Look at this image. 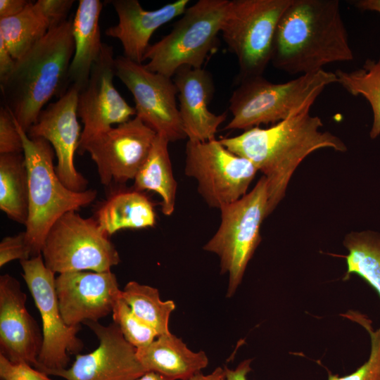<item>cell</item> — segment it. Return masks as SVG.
<instances>
[{"mask_svg":"<svg viewBox=\"0 0 380 380\" xmlns=\"http://www.w3.org/2000/svg\"><path fill=\"white\" fill-rule=\"evenodd\" d=\"M31 258L26 234L21 232L15 236H6L0 243V267L14 260H27Z\"/></svg>","mask_w":380,"mask_h":380,"instance_id":"cell-34","label":"cell"},{"mask_svg":"<svg viewBox=\"0 0 380 380\" xmlns=\"http://www.w3.org/2000/svg\"><path fill=\"white\" fill-rule=\"evenodd\" d=\"M0 209L12 220L26 224L29 187L23 153L0 155Z\"/></svg>","mask_w":380,"mask_h":380,"instance_id":"cell-25","label":"cell"},{"mask_svg":"<svg viewBox=\"0 0 380 380\" xmlns=\"http://www.w3.org/2000/svg\"><path fill=\"white\" fill-rule=\"evenodd\" d=\"M115 75L134 97L136 116L169 142L186 138L177 106L178 94L171 77L146 69L124 56L115 58Z\"/></svg>","mask_w":380,"mask_h":380,"instance_id":"cell-12","label":"cell"},{"mask_svg":"<svg viewBox=\"0 0 380 380\" xmlns=\"http://www.w3.org/2000/svg\"><path fill=\"white\" fill-rule=\"evenodd\" d=\"M121 298L139 319L156 331L158 336L170 333L169 319L175 310V304L173 300H162L157 289L131 281L121 291Z\"/></svg>","mask_w":380,"mask_h":380,"instance_id":"cell-28","label":"cell"},{"mask_svg":"<svg viewBox=\"0 0 380 380\" xmlns=\"http://www.w3.org/2000/svg\"><path fill=\"white\" fill-rule=\"evenodd\" d=\"M37 1L49 23L50 30L60 26L67 20V15L75 2L73 0H38Z\"/></svg>","mask_w":380,"mask_h":380,"instance_id":"cell-35","label":"cell"},{"mask_svg":"<svg viewBox=\"0 0 380 380\" xmlns=\"http://www.w3.org/2000/svg\"><path fill=\"white\" fill-rule=\"evenodd\" d=\"M20 153H23V144L15 118L3 105L0 108V155Z\"/></svg>","mask_w":380,"mask_h":380,"instance_id":"cell-32","label":"cell"},{"mask_svg":"<svg viewBox=\"0 0 380 380\" xmlns=\"http://www.w3.org/2000/svg\"><path fill=\"white\" fill-rule=\"evenodd\" d=\"M341 316L364 327L370 336L371 351L369 359L353 373L340 376L327 369L328 380H380V328L374 330L372 321L359 312L348 310Z\"/></svg>","mask_w":380,"mask_h":380,"instance_id":"cell-30","label":"cell"},{"mask_svg":"<svg viewBox=\"0 0 380 380\" xmlns=\"http://www.w3.org/2000/svg\"><path fill=\"white\" fill-rule=\"evenodd\" d=\"M74 52L72 20H67L16 60L0 81L4 105L26 133L51 98L67 91Z\"/></svg>","mask_w":380,"mask_h":380,"instance_id":"cell-3","label":"cell"},{"mask_svg":"<svg viewBox=\"0 0 380 380\" xmlns=\"http://www.w3.org/2000/svg\"><path fill=\"white\" fill-rule=\"evenodd\" d=\"M27 296L18 280L0 277V354L13 362L34 367L42 346V334L26 308Z\"/></svg>","mask_w":380,"mask_h":380,"instance_id":"cell-18","label":"cell"},{"mask_svg":"<svg viewBox=\"0 0 380 380\" xmlns=\"http://www.w3.org/2000/svg\"><path fill=\"white\" fill-rule=\"evenodd\" d=\"M83 324L95 334L99 346L89 353L77 354L70 368L51 375L66 380H137L147 372L137 358V348L115 322L107 326L94 321Z\"/></svg>","mask_w":380,"mask_h":380,"instance_id":"cell-16","label":"cell"},{"mask_svg":"<svg viewBox=\"0 0 380 380\" xmlns=\"http://www.w3.org/2000/svg\"><path fill=\"white\" fill-rule=\"evenodd\" d=\"M353 5L363 11H374L380 13V0H357Z\"/></svg>","mask_w":380,"mask_h":380,"instance_id":"cell-39","label":"cell"},{"mask_svg":"<svg viewBox=\"0 0 380 380\" xmlns=\"http://www.w3.org/2000/svg\"><path fill=\"white\" fill-rule=\"evenodd\" d=\"M0 376L2 380H52L46 373L26 362H13L0 354Z\"/></svg>","mask_w":380,"mask_h":380,"instance_id":"cell-33","label":"cell"},{"mask_svg":"<svg viewBox=\"0 0 380 380\" xmlns=\"http://www.w3.org/2000/svg\"><path fill=\"white\" fill-rule=\"evenodd\" d=\"M169 141L156 135L149 154L137 173L134 189L151 191L161 198V210L171 215L175 207L177 183L173 175L168 151Z\"/></svg>","mask_w":380,"mask_h":380,"instance_id":"cell-24","label":"cell"},{"mask_svg":"<svg viewBox=\"0 0 380 380\" xmlns=\"http://www.w3.org/2000/svg\"><path fill=\"white\" fill-rule=\"evenodd\" d=\"M20 263L42 321V346L35 368L51 375L66 369L69 353L79 354L82 350L83 343L77 337L80 325L70 327L65 322L58 307L55 273L46 267L42 254Z\"/></svg>","mask_w":380,"mask_h":380,"instance_id":"cell-11","label":"cell"},{"mask_svg":"<svg viewBox=\"0 0 380 380\" xmlns=\"http://www.w3.org/2000/svg\"><path fill=\"white\" fill-rule=\"evenodd\" d=\"M337 83L353 96H362L369 103L373 123L369 132L374 139L380 134V55L377 60L367 58L362 66L352 71L336 69Z\"/></svg>","mask_w":380,"mask_h":380,"instance_id":"cell-29","label":"cell"},{"mask_svg":"<svg viewBox=\"0 0 380 380\" xmlns=\"http://www.w3.org/2000/svg\"><path fill=\"white\" fill-rule=\"evenodd\" d=\"M55 287L61 313L70 327L98 322L112 313L122 291L110 270L61 273L56 277Z\"/></svg>","mask_w":380,"mask_h":380,"instance_id":"cell-17","label":"cell"},{"mask_svg":"<svg viewBox=\"0 0 380 380\" xmlns=\"http://www.w3.org/2000/svg\"><path fill=\"white\" fill-rule=\"evenodd\" d=\"M229 0H199L187 7L171 32L145 53L148 70L172 78L182 67L201 68L215 47Z\"/></svg>","mask_w":380,"mask_h":380,"instance_id":"cell-6","label":"cell"},{"mask_svg":"<svg viewBox=\"0 0 380 380\" xmlns=\"http://www.w3.org/2000/svg\"><path fill=\"white\" fill-rule=\"evenodd\" d=\"M23 144L29 187V211L25 234L31 258L41 254L51 226L65 213L78 211L96 198L97 191H74L60 180L53 165L55 151L43 138L30 139L17 120Z\"/></svg>","mask_w":380,"mask_h":380,"instance_id":"cell-5","label":"cell"},{"mask_svg":"<svg viewBox=\"0 0 380 380\" xmlns=\"http://www.w3.org/2000/svg\"><path fill=\"white\" fill-rule=\"evenodd\" d=\"M225 376L224 367H217L212 373L204 375L201 373L194 376L189 380H223Z\"/></svg>","mask_w":380,"mask_h":380,"instance_id":"cell-40","label":"cell"},{"mask_svg":"<svg viewBox=\"0 0 380 380\" xmlns=\"http://www.w3.org/2000/svg\"><path fill=\"white\" fill-rule=\"evenodd\" d=\"M137 380H170L168 378L163 376V375L154 372H147L140 378Z\"/></svg>","mask_w":380,"mask_h":380,"instance_id":"cell-41","label":"cell"},{"mask_svg":"<svg viewBox=\"0 0 380 380\" xmlns=\"http://www.w3.org/2000/svg\"><path fill=\"white\" fill-rule=\"evenodd\" d=\"M179 101V115L186 138L191 141L215 139L218 127L227 114L216 115L208 105L214 93L211 75L202 68H180L173 76Z\"/></svg>","mask_w":380,"mask_h":380,"instance_id":"cell-19","label":"cell"},{"mask_svg":"<svg viewBox=\"0 0 380 380\" xmlns=\"http://www.w3.org/2000/svg\"><path fill=\"white\" fill-rule=\"evenodd\" d=\"M336 82L335 73L324 69L284 83L263 75L239 80L229 99L232 118L225 129L246 131L309 112L324 89Z\"/></svg>","mask_w":380,"mask_h":380,"instance_id":"cell-4","label":"cell"},{"mask_svg":"<svg viewBox=\"0 0 380 380\" xmlns=\"http://www.w3.org/2000/svg\"><path fill=\"white\" fill-rule=\"evenodd\" d=\"M343 245L348 251L345 256L347 271L343 280L355 274L380 297V234L370 231L351 232L345 237Z\"/></svg>","mask_w":380,"mask_h":380,"instance_id":"cell-27","label":"cell"},{"mask_svg":"<svg viewBox=\"0 0 380 380\" xmlns=\"http://www.w3.org/2000/svg\"><path fill=\"white\" fill-rule=\"evenodd\" d=\"M96 220L108 236L121 229L153 227L156 222L153 203L136 189L110 196L98 209Z\"/></svg>","mask_w":380,"mask_h":380,"instance_id":"cell-23","label":"cell"},{"mask_svg":"<svg viewBox=\"0 0 380 380\" xmlns=\"http://www.w3.org/2000/svg\"><path fill=\"white\" fill-rule=\"evenodd\" d=\"M185 153V174L197 181L198 193L211 208L220 209L243 197L258 172L216 139L188 140Z\"/></svg>","mask_w":380,"mask_h":380,"instance_id":"cell-10","label":"cell"},{"mask_svg":"<svg viewBox=\"0 0 380 380\" xmlns=\"http://www.w3.org/2000/svg\"><path fill=\"white\" fill-rule=\"evenodd\" d=\"M50 30L37 1H30L19 14L0 19V37L15 60L23 56Z\"/></svg>","mask_w":380,"mask_h":380,"instance_id":"cell-26","label":"cell"},{"mask_svg":"<svg viewBox=\"0 0 380 380\" xmlns=\"http://www.w3.org/2000/svg\"><path fill=\"white\" fill-rule=\"evenodd\" d=\"M103 3L99 0H80L72 20L75 52L69 72V84L79 91L87 84L91 68L99 57L101 41L99 18Z\"/></svg>","mask_w":380,"mask_h":380,"instance_id":"cell-22","label":"cell"},{"mask_svg":"<svg viewBox=\"0 0 380 380\" xmlns=\"http://www.w3.org/2000/svg\"><path fill=\"white\" fill-rule=\"evenodd\" d=\"M252 360L248 359L240 362L234 369L224 367L225 376L223 380H248V374L252 371L251 363Z\"/></svg>","mask_w":380,"mask_h":380,"instance_id":"cell-38","label":"cell"},{"mask_svg":"<svg viewBox=\"0 0 380 380\" xmlns=\"http://www.w3.org/2000/svg\"><path fill=\"white\" fill-rule=\"evenodd\" d=\"M110 2L119 20L116 25L106 30V34L120 40L125 57L141 63L153 34L158 27L183 14L189 1L177 0L153 11L144 9L137 0Z\"/></svg>","mask_w":380,"mask_h":380,"instance_id":"cell-20","label":"cell"},{"mask_svg":"<svg viewBox=\"0 0 380 380\" xmlns=\"http://www.w3.org/2000/svg\"><path fill=\"white\" fill-rule=\"evenodd\" d=\"M96 218L76 210L62 215L45 238L42 256L55 274L75 271L107 272L120 262L119 253Z\"/></svg>","mask_w":380,"mask_h":380,"instance_id":"cell-9","label":"cell"},{"mask_svg":"<svg viewBox=\"0 0 380 380\" xmlns=\"http://www.w3.org/2000/svg\"><path fill=\"white\" fill-rule=\"evenodd\" d=\"M292 0H232L221 27L236 57L238 80L263 75L270 63L278 22Z\"/></svg>","mask_w":380,"mask_h":380,"instance_id":"cell-8","label":"cell"},{"mask_svg":"<svg viewBox=\"0 0 380 380\" xmlns=\"http://www.w3.org/2000/svg\"><path fill=\"white\" fill-rule=\"evenodd\" d=\"M115 75L113 47L103 43L88 82L78 94L77 115L84 125L78 146L113 125L124 123L136 116L135 108L114 87Z\"/></svg>","mask_w":380,"mask_h":380,"instance_id":"cell-15","label":"cell"},{"mask_svg":"<svg viewBox=\"0 0 380 380\" xmlns=\"http://www.w3.org/2000/svg\"><path fill=\"white\" fill-rule=\"evenodd\" d=\"M112 315L125 338L136 348L147 346L158 336L154 329L133 312L121 296L115 303Z\"/></svg>","mask_w":380,"mask_h":380,"instance_id":"cell-31","label":"cell"},{"mask_svg":"<svg viewBox=\"0 0 380 380\" xmlns=\"http://www.w3.org/2000/svg\"><path fill=\"white\" fill-rule=\"evenodd\" d=\"M79 90L70 85L56 102L43 109L36 122L29 129V138H43L52 146L57 158L56 172L62 183L74 191L87 190L88 180L74 165L81 127L77 120Z\"/></svg>","mask_w":380,"mask_h":380,"instance_id":"cell-14","label":"cell"},{"mask_svg":"<svg viewBox=\"0 0 380 380\" xmlns=\"http://www.w3.org/2000/svg\"><path fill=\"white\" fill-rule=\"evenodd\" d=\"M15 62L16 60L11 56L4 39L0 37V81L11 73Z\"/></svg>","mask_w":380,"mask_h":380,"instance_id":"cell-37","label":"cell"},{"mask_svg":"<svg viewBox=\"0 0 380 380\" xmlns=\"http://www.w3.org/2000/svg\"><path fill=\"white\" fill-rule=\"evenodd\" d=\"M157 134L135 116L101 132L80 145L77 153H88L96 165L103 185L134 179L146 161Z\"/></svg>","mask_w":380,"mask_h":380,"instance_id":"cell-13","label":"cell"},{"mask_svg":"<svg viewBox=\"0 0 380 380\" xmlns=\"http://www.w3.org/2000/svg\"><path fill=\"white\" fill-rule=\"evenodd\" d=\"M268 191L262 176L253 189L239 200L222 206L220 224L203 249L216 254L221 274H228L227 297L241 283L247 265L260 241V227L267 217Z\"/></svg>","mask_w":380,"mask_h":380,"instance_id":"cell-7","label":"cell"},{"mask_svg":"<svg viewBox=\"0 0 380 380\" xmlns=\"http://www.w3.org/2000/svg\"><path fill=\"white\" fill-rule=\"evenodd\" d=\"M353 58L338 0H292L275 30L274 68L303 75Z\"/></svg>","mask_w":380,"mask_h":380,"instance_id":"cell-2","label":"cell"},{"mask_svg":"<svg viewBox=\"0 0 380 380\" xmlns=\"http://www.w3.org/2000/svg\"><path fill=\"white\" fill-rule=\"evenodd\" d=\"M322 126V120L309 111L267 128L255 127L220 139L227 149L246 158L263 173L267 183V216L285 196L293 174L307 156L322 148L348 150L338 137L321 130Z\"/></svg>","mask_w":380,"mask_h":380,"instance_id":"cell-1","label":"cell"},{"mask_svg":"<svg viewBox=\"0 0 380 380\" xmlns=\"http://www.w3.org/2000/svg\"><path fill=\"white\" fill-rule=\"evenodd\" d=\"M30 1L27 0H0V19L19 14Z\"/></svg>","mask_w":380,"mask_h":380,"instance_id":"cell-36","label":"cell"},{"mask_svg":"<svg viewBox=\"0 0 380 380\" xmlns=\"http://www.w3.org/2000/svg\"><path fill=\"white\" fill-rule=\"evenodd\" d=\"M137 356L146 372L158 373L170 380H189L208 365L205 352L192 351L171 333L160 335L147 346L137 348Z\"/></svg>","mask_w":380,"mask_h":380,"instance_id":"cell-21","label":"cell"}]
</instances>
